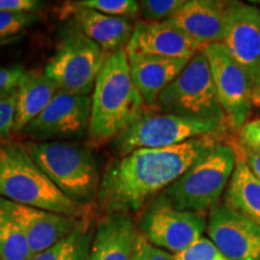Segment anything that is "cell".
<instances>
[{
    "label": "cell",
    "instance_id": "obj_29",
    "mask_svg": "<svg viewBox=\"0 0 260 260\" xmlns=\"http://www.w3.org/2000/svg\"><path fill=\"white\" fill-rule=\"evenodd\" d=\"M16 99L17 92L0 96V141H8L14 136Z\"/></svg>",
    "mask_w": 260,
    "mask_h": 260
},
{
    "label": "cell",
    "instance_id": "obj_23",
    "mask_svg": "<svg viewBox=\"0 0 260 260\" xmlns=\"http://www.w3.org/2000/svg\"><path fill=\"white\" fill-rule=\"evenodd\" d=\"M31 258L27 237L10 207L0 197V259L29 260Z\"/></svg>",
    "mask_w": 260,
    "mask_h": 260
},
{
    "label": "cell",
    "instance_id": "obj_33",
    "mask_svg": "<svg viewBox=\"0 0 260 260\" xmlns=\"http://www.w3.org/2000/svg\"><path fill=\"white\" fill-rule=\"evenodd\" d=\"M232 142L236 151L241 154V157L243 158V160L246 161L247 167L249 168V170L252 171V174L260 181V153L259 152L252 151V149L243 147V146L237 144V141L234 138H232Z\"/></svg>",
    "mask_w": 260,
    "mask_h": 260
},
{
    "label": "cell",
    "instance_id": "obj_2",
    "mask_svg": "<svg viewBox=\"0 0 260 260\" xmlns=\"http://www.w3.org/2000/svg\"><path fill=\"white\" fill-rule=\"evenodd\" d=\"M92 98L88 139L92 146L111 142L148 111L130 76L128 53H107Z\"/></svg>",
    "mask_w": 260,
    "mask_h": 260
},
{
    "label": "cell",
    "instance_id": "obj_18",
    "mask_svg": "<svg viewBox=\"0 0 260 260\" xmlns=\"http://www.w3.org/2000/svg\"><path fill=\"white\" fill-rule=\"evenodd\" d=\"M130 76L148 110L155 111L158 98L183 71L187 59L167 58L149 54H128Z\"/></svg>",
    "mask_w": 260,
    "mask_h": 260
},
{
    "label": "cell",
    "instance_id": "obj_28",
    "mask_svg": "<svg viewBox=\"0 0 260 260\" xmlns=\"http://www.w3.org/2000/svg\"><path fill=\"white\" fill-rule=\"evenodd\" d=\"M175 260H228L209 237L203 236L177 254Z\"/></svg>",
    "mask_w": 260,
    "mask_h": 260
},
{
    "label": "cell",
    "instance_id": "obj_30",
    "mask_svg": "<svg viewBox=\"0 0 260 260\" xmlns=\"http://www.w3.org/2000/svg\"><path fill=\"white\" fill-rule=\"evenodd\" d=\"M132 260H175V255L152 245L146 237L139 233Z\"/></svg>",
    "mask_w": 260,
    "mask_h": 260
},
{
    "label": "cell",
    "instance_id": "obj_4",
    "mask_svg": "<svg viewBox=\"0 0 260 260\" xmlns=\"http://www.w3.org/2000/svg\"><path fill=\"white\" fill-rule=\"evenodd\" d=\"M35 164L64 195L92 207L99 195L102 176L92 147L75 141H22Z\"/></svg>",
    "mask_w": 260,
    "mask_h": 260
},
{
    "label": "cell",
    "instance_id": "obj_5",
    "mask_svg": "<svg viewBox=\"0 0 260 260\" xmlns=\"http://www.w3.org/2000/svg\"><path fill=\"white\" fill-rule=\"evenodd\" d=\"M236 164L230 141L219 142L162 191L175 207L207 217L220 204Z\"/></svg>",
    "mask_w": 260,
    "mask_h": 260
},
{
    "label": "cell",
    "instance_id": "obj_8",
    "mask_svg": "<svg viewBox=\"0 0 260 260\" xmlns=\"http://www.w3.org/2000/svg\"><path fill=\"white\" fill-rule=\"evenodd\" d=\"M155 111L226 122L204 50L159 95ZM230 128V126H229Z\"/></svg>",
    "mask_w": 260,
    "mask_h": 260
},
{
    "label": "cell",
    "instance_id": "obj_24",
    "mask_svg": "<svg viewBox=\"0 0 260 260\" xmlns=\"http://www.w3.org/2000/svg\"><path fill=\"white\" fill-rule=\"evenodd\" d=\"M75 3L82 8L115 17L133 19L140 16L139 2L135 0H80Z\"/></svg>",
    "mask_w": 260,
    "mask_h": 260
},
{
    "label": "cell",
    "instance_id": "obj_10",
    "mask_svg": "<svg viewBox=\"0 0 260 260\" xmlns=\"http://www.w3.org/2000/svg\"><path fill=\"white\" fill-rule=\"evenodd\" d=\"M92 98L60 92L47 109L23 129L24 141H76L88 136Z\"/></svg>",
    "mask_w": 260,
    "mask_h": 260
},
{
    "label": "cell",
    "instance_id": "obj_13",
    "mask_svg": "<svg viewBox=\"0 0 260 260\" xmlns=\"http://www.w3.org/2000/svg\"><path fill=\"white\" fill-rule=\"evenodd\" d=\"M206 234L228 260H260V226L222 203L207 214Z\"/></svg>",
    "mask_w": 260,
    "mask_h": 260
},
{
    "label": "cell",
    "instance_id": "obj_14",
    "mask_svg": "<svg viewBox=\"0 0 260 260\" xmlns=\"http://www.w3.org/2000/svg\"><path fill=\"white\" fill-rule=\"evenodd\" d=\"M204 48L168 22H135L134 31L125 51L149 56L190 60Z\"/></svg>",
    "mask_w": 260,
    "mask_h": 260
},
{
    "label": "cell",
    "instance_id": "obj_32",
    "mask_svg": "<svg viewBox=\"0 0 260 260\" xmlns=\"http://www.w3.org/2000/svg\"><path fill=\"white\" fill-rule=\"evenodd\" d=\"M45 3L39 0H0V11L9 14H34L44 8Z\"/></svg>",
    "mask_w": 260,
    "mask_h": 260
},
{
    "label": "cell",
    "instance_id": "obj_31",
    "mask_svg": "<svg viewBox=\"0 0 260 260\" xmlns=\"http://www.w3.org/2000/svg\"><path fill=\"white\" fill-rule=\"evenodd\" d=\"M237 144L260 153V117L248 119L235 138Z\"/></svg>",
    "mask_w": 260,
    "mask_h": 260
},
{
    "label": "cell",
    "instance_id": "obj_35",
    "mask_svg": "<svg viewBox=\"0 0 260 260\" xmlns=\"http://www.w3.org/2000/svg\"><path fill=\"white\" fill-rule=\"evenodd\" d=\"M0 142H2V141H0Z\"/></svg>",
    "mask_w": 260,
    "mask_h": 260
},
{
    "label": "cell",
    "instance_id": "obj_19",
    "mask_svg": "<svg viewBox=\"0 0 260 260\" xmlns=\"http://www.w3.org/2000/svg\"><path fill=\"white\" fill-rule=\"evenodd\" d=\"M138 235L130 214H103L95 223L88 260H132Z\"/></svg>",
    "mask_w": 260,
    "mask_h": 260
},
{
    "label": "cell",
    "instance_id": "obj_17",
    "mask_svg": "<svg viewBox=\"0 0 260 260\" xmlns=\"http://www.w3.org/2000/svg\"><path fill=\"white\" fill-rule=\"evenodd\" d=\"M232 2L186 0L168 23L180 29L203 48L222 44L225 15Z\"/></svg>",
    "mask_w": 260,
    "mask_h": 260
},
{
    "label": "cell",
    "instance_id": "obj_11",
    "mask_svg": "<svg viewBox=\"0 0 260 260\" xmlns=\"http://www.w3.org/2000/svg\"><path fill=\"white\" fill-rule=\"evenodd\" d=\"M220 106L232 132H239L251 115L252 86L245 70L222 44L204 48Z\"/></svg>",
    "mask_w": 260,
    "mask_h": 260
},
{
    "label": "cell",
    "instance_id": "obj_3",
    "mask_svg": "<svg viewBox=\"0 0 260 260\" xmlns=\"http://www.w3.org/2000/svg\"><path fill=\"white\" fill-rule=\"evenodd\" d=\"M0 197L15 204L88 218L90 209L64 195L35 164L22 141L0 142Z\"/></svg>",
    "mask_w": 260,
    "mask_h": 260
},
{
    "label": "cell",
    "instance_id": "obj_25",
    "mask_svg": "<svg viewBox=\"0 0 260 260\" xmlns=\"http://www.w3.org/2000/svg\"><path fill=\"white\" fill-rule=\"evenodd\" d=\"M39 15L9 14L0 11V45L15 42L25 29L39 21Z\"/></svg>",
    "mask_w": 260,
    "mask_h": 260
},
{
    "label": "cell",
    "instance_id": "obj_34",
    "mask_svg": "<svg viewBox=\"0 0 260 260\" xmlns=\"http://www.w3.org/2000/svg\"><path fill=\"white\" fill-rule=\"evenodd\" d=\"M252 103H253V107H260V68H259L258 77H256L255 86L254 88H253Z\"/></svg>",
    "mask_w": 260,
    "mask_h": 260
},
{
    "label": "cell",
    "instance_id": "obj_21",
    "mask_svg": "<svg viewBox=\"0 0 260 260\" xmlns=\"http://www.w3.org/2000/svg\"><path fill=\"white\" fill-rule=\"evenodd\" d=\"M222 204L260 226V181L237 151L235 169Z\"/></svg>",
    "mask_w": 260,
    "mask_h": 260
},
{
    "label": "cell",
    "instance_id": "obj_12",
    "mask_svg": "<svg viewBox=\"0 0 260 260\" xmlns=\"http://www.w3.org/2000/svg\"><path fill=\"white\" fill-rule=\"evenodd\" d=\"M222 45L245 70L253 93L260 68V6L230 3Z\"/></svg>",
    "mask_w": 260,
    "mask_h": 260
},
{
    "label": "cell",
    "instance_id": "obj_6",
    "mask_svg": "<svg viewBox=\"0 0 260 260\" xmlns=\"http://www.w3.org/2000/svg\"><path fill=\"white\" fill-rule=\"evenodd\" d=\"M226 122L148 110L111 141L117 157L142 148H167L200 138L228 139Z\"/></svg>",
    "mask_w": 260,
    "mask_h": 260
},
{
    "label": "cell",
    "instance_id": "obj_7",
    "mask_svg": "<svg viewBox=\"0 0 260 260\" xmlns=\"http://www.w3.org/2000/svg\"><path fill=\"white\" fill-rule=\"evenodd\" d=\"M107 53L67 19L60 31L53 57L48 60L45 74L61 92L90 96Z\"/></svg>",
    "mask_w": 260,
    "mask_h": 260
},
{
    "label": "cell",
    "instance_id": "obj_16",
    "mask_svg": "<svg viewBox=\"0 0 260 260\" xmlns=\"http://www.w3.org/2000/svg\"><path fill=\"white\" fill-rule=\"evenodd\" d=\"M59 15L64 19H71L86 37L99 45L106 53L125 50L134 31L135 23L132 19L100 14L79 6L75 2L61 5Z\"/></svg>",
    "mask_w": 260,
    "mask_h": 260
},
{
    "label": "cell",
    "instance_id": "obj_27",
    "mask_svg": "<svg viewBox=\"0 0 260 260\" xmlns=\"http://www.w3.org/2000/svg\"><path fill=\"white\" fill-rule=\"evenodd\" d=\"M5 45H0V50ZM23 65L5 60L0 52V96L17 92L19 82L25 74Z\"/></svg>",
    "mask_w": 260,
    "mask_h": 260
},
{
    "label": "cell",
    "instance_id": "obj_20",
    "mask_svg": "<svg viewBox=\"0 0 260 260\" xmlns=\"http://www.w3.org/2000/svg\"><path fill=\"white\" fill-rule=\"evenodd\" d=\"M59 92V87L45 71H25L17 89L14 136L21 135L25 126L47 109Z\"/></svg>",
    "mask_w": 260,
    "mask_h": 260
},
{
    "label": "cell",
    "instance_id": "obj_26",
    "mask_svg": "<svg viewBox=\"0 0 260 260\" xmlns=\"http://www.w3.org/2000/svg\"><path fill=\"white\" fill-rule=\"evenodd\" d=\"M186 0H141L140 16L146 22H167L184 5Z\"/></svg>",
    "mask_w": 260,
    "mask_h": 260
},
{
    "label": "cell",
    "instance_id": "obj_9",
    "mask_svg": "<svg viewBox=\"0 0 260 260\" xmlns=\"http://www.w3.org/2000/svg\"><path fill=\"white\" fill-rule=\"evenodd\" d=\"M136 225L152 245L175 255L204 236L207 217L178 210L159 194L144 207Z\"/></svg>",
    "mask_w": 260,
    "mask_h": 260
},
{
    "label": "cell",
    "instance_id": "obj_22",
    "mask_svg": "<svg viewBox=\"0 0 260 260\" xmlns=\"http://www.w3.org/2000/svg\"><path fill=\"white\" fill-rule=\"evenodd\" d=\"M94 232L95 222L88 217L59 243L29 260H88Z\"/></svg>",
    "mask_w": 260,
    "mask_h": 260
},
{
    "label": "cell",
    "instance_id": "obj_1",
    "mask_svg": "<svg viewBox=\"0 0 260 260\" xmlns=\"http://www.w3.org/2000/svg\"><path fill=\"white\" fill-rule=\"evenodd\" d=\"M226 139L200 138L167 148H142L118 157L102 176L96 207L104 214L139 212Z\"/></svg>",
    "mask_w": 260,
    "mask_h": 260
},
{
    "label": "cell",
    "instance_id": "obj_15",
    "mask_svg": "<svg viewBox=\"0 0 260 260\" xmlns=\"http://www.w3.org/2000/svg\"><path fill=\"white\" fill-rule=\"evenodd\" d=\"M10 207L25 234L31 258L59 243L86 219L34 209L12 201H10Z\"/></svg>",
    "mask_w": 260,
    "mask_h": 260
}]
</instances>
